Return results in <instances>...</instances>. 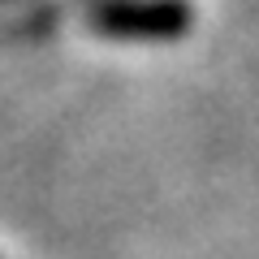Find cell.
Returning a JSON list of instances; mask_svg holds the SVG:
<instances>
[{"label": "cell", "instance_id": "obj_1", "mask_svg": "<svg viewBox=\"0 0 259 259\" xmlns=\"http://www.w3.org/2000/svg\"><path fill=\"white\" fill-rule=\"evenodd\" d=\"M100 26L104 30H117V35H173L182 30V9H139V5H130V9H108L100 13Z\"/></svg>", "mask_w": 259, "mask_h": 259}]
</instances>
